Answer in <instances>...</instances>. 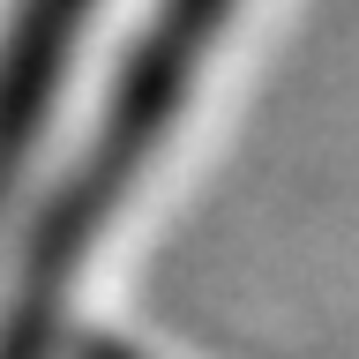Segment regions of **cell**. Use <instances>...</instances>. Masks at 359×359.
<instances>
[{"mask_svg":"<svg viewBox=\"0 0 359 359\" xmlns=\"http://www.w3.org/2000/svg\"><path fill=\"white\" fill-rule=\"evenodd\" d=\"M224 8H232V0H165V8H157L150 38L135 53V67H128V83H120V97H112L97 142H90L75 187L60 195V210H53L45 232H38V262H30V285H22V314H15V337H8L0 359H45L53 299H60V285L75 277L83 247L97 240L105 210L128 195V180L142 172V157L157 150L165 120L180 112V90L195 83V60H202V45L217 38Z\"/></svg>","mask_w":359,"mask_h":359,"instance_id":"cell-1","label":"cell"},{"mask_svg":"<svg viewBox=\"0 0 359 359\" xmlns=\"http://www.w3.org/2000/svg\"><path fill=\"white\" fill-rule=\"evenodd\" d=\"M83 22H90V0H15V22L0 38V195L15 180L22 150L38 142V120L67 75Z\"/></svg>","mask_w":359,"mask_h":359,"instance_id":"cell-2","label":"cell"}]
</instances>
